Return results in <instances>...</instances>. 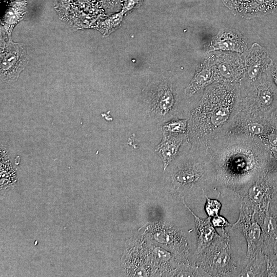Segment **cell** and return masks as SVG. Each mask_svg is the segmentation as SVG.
<instances>
[{"label": "cell", "instance_id": "cell-10", "mask_svg": "<svg viewBox=\"0 0 277 277\" xmlns=\"http://www.w3.org/2000/svg\"><path fill=\"white\" fill-rule=\"evenodd\" d=\"M248 74L250 78L256 77L259 73L271 65L267 51L257 45L251 52L248 59Z\"/></svg>", "mask_w": 277, "mask_h": 277}, {"label": "cell", "instance_id": "cell-20", "mask_svg": "<svg viewBox=\"0 0 277 277\" xmlns=\"http://www.w3.org/2000/svg\"><path fill=\"white\" fill-rule=\"evenodd\" d=\"M258 100L262 105L269 106L273 101V93L270 89L267 88H262L259 92Z\"/></svg>", "mask_w": 277, "mask_h": 277}, {"label": "cell", "instance_id": "cell-9", "mask_svg": "<svg viewBox=\"0 0 277 277\" xmlns=\"http://www.w3.org/2000/svg\"><path fill=\"white\" fill-rule=\"evenodd\" d=\"M27 5L26 0H9L1 19V30L4 31L9 36H11L14 28L25 17Z\"/></svg>", "mask_w": 277, "mask_h": 277}, {"label": "cell", "instance_id": "cell-25", "mask_svg": "<svg viewBox=\"0 0 277 277\" xmlns=\"http://www.w3.org/2000/svg\"><path fill=\"white\" fill-rule=\"evenodd\" d=\"M122 1H123L124 2L126 0H122Z\"/></svg>", "mask_w": 277, "mask_h": 277}, {"label": "cell", "instance_id": "cell-5", "mask_svg": "<svg viewBox=\"0 0 277 277\" xmlns=\"http://www.w3.org/2000/svg\"><path fill=\"white\" fill-rule=\"evenodd\" d=\"M28 63L26 47L23 43H14L4 32L1 31V79L10 83L17 80Z\"/></svg>", "mask_w": 277, "mask_h": 277}, {"label": "cell", "instance_id": "cell-8", "mask_svg": "<svg viewBox=\"0 0 277 277\" xmlns=\"http://www.w3.org/2000/svg\"><path fill=\"white\" fill-rule=\"evenodd\" d=\"M187 135L163 134L160 143L155 149V153L161 158L165 171L179 155V149Z\"/></svg>", "mask_w": 277, "mask_h": 277}, {"label": "cell", "instance_id": "cell-24", "mask_svg": "<svg viewBox=\"0 0 277 277\" xmlns=\"http://www.w3.org/2000/svg\"><path fill=\"white\" fill-rule=\"evenodd\" d=\"M268 141L272 146L277 147V135L270 134L268 136Z\"/></svg>", "mask_w": 277, "mask_h": 277}, {"label": "cell", "instance_id": "cell-2", "mask_svg": "<svg viewBox=\"0 0 277 277\" xmlns=\"http://www.w3.org/2000/svg\"><path fill=\"white\" fill-rule=\"evenodd\" d=\"M171 164L169 182L182 197L200 192L208 196L216 191L213 167L205 150L178 156Z\"/></svg>", "mask_w": 277, "mask_h": 277}, {"label": "cell", "instance_id": "cell-11", "mask_svg": "<svg viewBox=\"0 0 277 277\" xmlns=\"http://www.w3.org/2000/svg\"><path fill=\"white\" fill-rule=\"evenodd\" d=\"M216 49L242 51L245 47L242 37L233 32H225L217 37L213 44Z\"/></svg>", "mask_w": 277, "mask_h": 277}, {"label": "cell", "instance_id": "cell-12", "mask_svg": "<svg viewBox=\"0 0 277 277\" xmlns=\"http://www.w3.org/2000/svg\"><path fill=\"white\" fill-rule=\"evenodd\" d=\"M212 80V71L205 65H201L185 89V94L191 96L204 88Z\"/></svg>", "mask_w": 277, "mask_h": 277}, {"label": "cell", "instance_id": "cell-18", "mask_svg": "<svg viewBox=\"0 0 277 277\" xmlns=\"http://www.w3.org/2000/svg\"><path fill=\"white\" fill-rule=\"evenodd\" d=\"M206 202L205 204V211L208 216L213 217L219 214L222 208V204L217 199H211L205 195Z\"/></svg>", "mask_w": 277, "mask_h": 277}, {"label": "cell", "instance_id": "cell-7", "mask_svg": "<svg viewBox=\"0 0 277 277\" xmlns=\"http://www.w3.org/2000/svg\"><path fill=\"white\" fill-rule=\"evenodd\" d=\"M182 200L194 217L196 238V247L194 253L195 255L210 245L220 234L211 223V217L208 216L206 219L199 217L188 206L184 197H182Z\"/></svg>", "mask_w": 277, "mask_h": 277}, {"label": "cell", "instance_id": "cell-14", "mask_svg": "<svg viewBox=\"0 0 277 277\" xmlns=\"http://www.w3.org/2000/svg\"><path fill=\"white\" fill-rule=\"evenodd\" d=\"M124 13L121 11L107 17L99 19L92 28L98 30L104 35L109 34L119 26L122 21Z\"/></svg>", "mask_w": 277, "mask_h": 277}, {"label": "cell", "instance_id": "cell-6", "mask_svg": "<svg viewBox=\"0 0 277 277\" xmlns=\"http://www.w3.org/2000/svg\"><path fill=\"white\" fill-rule=\"evenodd\" d=\"M240 213L237 221L231 228L240 230L247 244L245 263L261 251L264 244V234L262 227L255 216V213L239 205Z\"/></svg>", "mask_w": 277, "mask_h": 277}, {"label": "cell", "instance_id": "cell-15", "mask_svg": "<svg viewBox=\"0 0 277 277\" xmlns=\"http://www.w3.org/2000/svg\"><path fill=\"white\" fill-rule=\"evenodd\" d=\"M188 126V120L176 117L163 123L162 130L163 134L187 135Z\"/></svg>", "mask_w": 277, "mask_h": 277}, {"label": "cell", "instance_id": "cell-1", "mask_svg": "<svg viewBox=\"0 0 277 277\" xmlns=\"http://www.w3.org/2000/svg\"><path fill=\"white\" fill-rule=\"evenodd\" d=\"M252 136L234 139L207 154L213 167L219 195L236 196L260 180L263 163L255 151Z\"/></svg>", "mask_w": 277, "mask_h": 277}, {"label": "cell", "instance_id": "cell-17", "mask_svg": "<svg viewBox=\"0 0 277 277\" xmlns=\"http://www.w3.org/2000/svg\"><path fill=\"white\" fill-rule=\"evenodd\" d=\"M260 224L264 237L267 236L275 240L277 239V222L274 217L269 215L267 212Z\"/></svg>", "mask_w": 277, "mask_h": 277}, {"label": "cell", "instance_id": "cell-13", "mask_svg": "<svg viewBox=\"0 0 277 277\" xmlns=\"http://www.w3.org/2000/svg\"><path fill=\"white\" fill-rule=\"evenodd\" d=\"M265 264V257L261 250L245 264L238 276H264Z\"/></svg>", "mask_w": 277, "mask_h": 277}, {"label": "cell", "instance_id": "cell-16", "mask_svg": "<svg viewBox=\"0 0 277 277\" xmlns=\"http://www.w3.org/2000/svg\"><path fill=\"white\" fill-rule=\"evenodd\" d=\"M74 6L73 0H54V7L60 18L67 22Z\"/></svg>", "mask_w": 277, "mask_h": 277}, {"label": "cell", "instance_id": "cell-3", "mask_svg": "<svg viewBox=\"0 0 277 277\" xmlns=\"http://www.w3.org/2000/svg\"><path fill=\"white\" fill-rule=\"evenodd\" d=\"M192 263L209 276H238L245 266V259L238 257L231 245L229 232L222 234L200 253L194 255Z\"/></svg>", "mask_w": 277, "mask_h": 277}, {"label": "cell", "instance_id": "cell-19", "mask_svg": "<svg viewBox=\"0 0 277 277\" xmlns=\"http://www.w3.org/2000/svg\"><path fill=\"white\" fill-rule=\"evenodd\" d=\"M217 70L222 77L227 79L233 77L235 74L234 68L228 62H219L217 65Z\"/></svg>", "mask_w": 277, "mask_h": 277}, {"label": "cell", "instance_id": "cell-21", "mask_svg": "<svg viewBox=\"0 0 277 277\" xmlns=\"http://www.w3.org/2000/svg\"><path fill=\"white\" fill-rule=\"evenodd\" d=\"M211 223L215 228H221L222 230H225V227L232 225L225 217L219 214L211 217Z\"/></svg>", "mask_w": 277, "mask_h": 277}, {"label": "cell", "instance_id": "cell-23", "mask_svg": "<svg viewBox=\"0 0 277 277\" xmlns=\"http://www.w3.org/2000/svg\"><path fill=\"white\" fill-rule=\"evenodd\" d=\"M143 0H126L123 4L122 11L124 14L140 5Z\"/></svg>", "mask_w": 277, "mask_h": 277}, {"label": "cell", "instance_id": "cell-22", "mask_svg": "<svg viewBox=\"0 0 277 277\" xmlns=\"http://www.w3.org/2000/svg\"><path fill=\"white\" fill-rule=\"evenodd\" d=\"M248 131L251 134L258 135L264 132V126L258 122H251L247 125Z\"/></svg>", "mask_w": 277, "mask_h": 277}, {"label": "cell", "instance_id": "cell-4", "mask_svg": "<svg viewBox=\"0 0 277 277\" xmlns=\"http://www.w3.org/2000/svg\"><path fill=\"white\" fill-rule=\"evenodd\" d=\"M143 100L148 113L154 120L163 123L176 118L180 99L175 78L168 73L155 77L144 89Z\"/></svg>", "mask_w": 277, "mask_h": 277}]
</instances>
